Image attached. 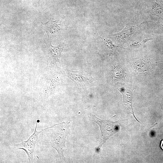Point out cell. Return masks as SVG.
<instances>
[{"label":"cell","mask_w":163,"mask_h":163,"mask_svg":"<svg viewBox=\"0 0 163 163\" xmlns=\"http://www.w3.org/2000/svg\"><path fill=\"white\" fill-rule=\"evenodd\" d=\"M57 124L53 125L43 131L45 133L44 143L55 149L59 155L60 160L66 161L63 152L66 147V138L69 132V126L65 123L59 126L58 125L57 126L53 128Z\"/></svg>","instance_id":"cell-1"},{"label":"cell","mask_w":163,"mask_h":163,"mask_svg":"<svg viewBox=\"0 0 163 163\" xmlns=\"http://www.w3.org/2000/svg\"><path fill=\"white\" fill-rule=\"evenodd\" d=\"M89 117L92 121L98 125L100 129L101 138L98 147L99 149L108 139L119 132L120 127L118 121L114 122L100 119L91 113L90 114Z\"/></svg>","instance_id":"cell-2"},{"label":"cell","mask_w":163,"mask_h":163,"mask_svg":"<svg viewBox=\"0 0 163 163\" xmlns=\"http://www.w3.org/2000/svg\"><path fill=\"white\" fill-rule=\"evenodd\" d=\"M37 123L36 122L34 133L27 140L23 141L14 145V148L15 150L22 149L25 152L27 155L29 163H32L34 161V151L36 144L38 139V135L53 126L38 131L37 130Z\"/></svg>","instance_id":"cell-3"},{"label":"cell","mask_w":163,"mask_h":163,"mask_svg":"<svg viewBox=\"0 0 163 163\" xmlns=\"http://www.w3.org/2000/svg\"><path fill=\"white\" fill-rule=\"evenodd\" d=\"M48 46V52L50 57L51 58L53 61L58 62L60 63V58L63 48L62 45L53 46L51 45L50 43Z\"/></svg>","instance_id":"cell-4"},{"label":"cell","mask_w":163,"mask_h":163,"mask_svg":"<svg viewBox=\"0 0 163 163\" xmlns=\"http://www.w3.org/2000/svg\"><path fill=\"white\" fill-rule=\"evenodd\" d=\"M135 67L138 72H140L147 71L150 68L149 61L142 59L136 61L135 64Z\"/></svg>","instance_id":"cell-5"},{"label":"cell","mask_w":163,"mask_h":163,"mask_svg":"<svg viewBox=\"0 0 163 163\" xmlns=\"http://www.w3.org/2000/svg\"><path fill=\"white\" fill-rule=\"evenodd\" d=\"M151 12L154 15L163 17V4L159 2H153L151 8Z\"/></svg>","instance_id":"cell-6"},{"label":"cell","mask_w":163,"mask_h":163,"mask_svg":"<svg viewBox=\"0 0 163 163\" xmlns=\"http://www.w3.org/2000/svg\"><path fill=\"white\" fill-rule=\"evenodd\" d=\"M113 78L117 79H123L125 76V73L124 71L118 66L115 67L112 72Z\"/></svg>","instance_id":"cell-7"},{"label":"cell","mask_w":163,"mask_h":163,"mask_svg":"<svg viewBox=\"0 0 163 163\" xmlns=\"http://www.w3.org/2000/svg\"><path fill=\"white\" fill-rule=\"evenodd\" d=\"M160 147L163 150V140H161L160 142Z\"/></svg>","instance_id":"cell-8"}]
</instances>
